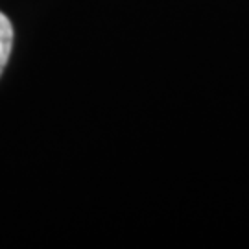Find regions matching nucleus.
<instances>
[{
  "mask_svg": "<svg viewBox=\"0 0 249 249\" xmlns=\"http://www.w3.org/2000/svg\"><path fill=\"white\" fill-rule=\"evenodd\" d=\"M11 46H13V26L9 18L0 11V76L8 65Z\"/></svg>",
  "mask_w": 249,
  "mask_h": 249,
  "instance_id": "1",
  "label": "nucleus"
}]
</instances>
